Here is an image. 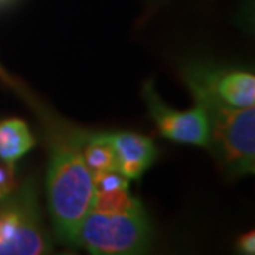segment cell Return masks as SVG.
Masks as SVG:
<instances>
[{
	"instance_id": "1",
	"label": "cell",
	"mask_w": 255,
	"mask_h": 255,
	"mask_svg": "<svg viewBox=\"0 0 255 255\" xmlns=\"http://www.w3.org/2000/svg\"><path fill=\"white\" fill-rule=\"evenodd\" d=\"M47 196L60 241L75 244L81 221L91 211L93 176L81 154V132L52 128Z\"/></svg>"
},
{
	"instance_id": "2",
	"label": "cell",
	"mask_w": 255,
	"mask_h": 255,
	"mask_svg": "<svg viewBox=\"0 0 255 255\" xmlns=\"http://www.w3.org/2000/svg\"><path fill=\"white\" fill-rule=\"evenodd\" d=\"M184 80L207 115V149L214 152L222 169L232 176L252 174L255 169V108H236L219 100L199 66L186 71Z\"/></svg>"
},
{
	"instance_id": "3",
	"label": "cell",
	"mask_w": 255,
	"mask_h": 255,
	"mask_svg": "<svg viewBox=\"0 0 255 255\" xmlns=\"http://www.w3.org/2000/svg\"><path fill=\"white\" fill-rule=\"evenodd\" d=\"M75 244L95 255L144 254L152 244V227L144 207L128 212L91 209L80 224Z\"/></svg>"
},
{
	"instance_id": "4",
	"label": "cell",
	"mask_w": 255,
	"mask_h": 255,
	"mask_svg": "<svg viewBox=\"0 0 255 255\" xmlns=\"http://www.w3.org/2000/svg\"><path fill=\"white\" fill-rule=\"evenodd\" d=\"M52 251L33 186L15 187L0 201V255H42Z\"/></svg>"
},
{
	"instance_id": "5",
	"label": "cell",
	"mask_w": 255,
	"mask_h": 255,
	"mask_svg": "<svg viewBox=\"0 0 255 255\" xmlns=\"http://www.w3.org/2000/svg\"><path fill=\"white\" fill-rule=\"evenodd\" d=\"M142 95L152 120L166 139L179 144L209 147V121L201 103L186 111L169 108L156 93L151 81L144 85Z\"/></svg>"
},
{
	"instance_id": "6",
	"label": "cell",
	"mask_w": 255,
	"mask_h": 255,
	"mask_svg": "<svg viewBox=\"0 0 255 255\" xmlns=\"http://www.w3.org/2000/svg\"><path fill=\"white\" fill-rule=\"evenodd\" d=\"M116 156V171L128 179H139L156 161L157 149L151 137L136 132L105 134Z\"/></svg>"
},
{
	"instance_id": "7",
	"label": "cell",
	"mask_w": 255,
	"mask_h": 255,
	"mask_svg": "<svg viewBox=\"0 0 255 255\" xmlns=\"http://www.w3.org/2000/svg\"><path fill=\"white\" fill-rule=\"evenodd\" d=\"M209 86L224 103L236 108L255 106V76L251 71H212L202 68Z\"/></svg>"
},
{
	"instance_id": "8",
	"label": "cell",
	"mask_w": 255,
	"mask_h": 255,
	"mask_svg": "<svg viewBox=\"0 0 255 255\" xmlns=\"http://www.w3.org/2000/svg\"><path fill=\"white\" fill-rule=\"evenodd\" d=\"M35 144V136L23 120L8 118L0 123V161L15 164Z\"/></svg>"
},
{
	"instance_id": "9",
	"label": "cell",
	"mask_w": 255,
	"mask_h": 255,
	"mask_svg": "<svg viewBox=\"0 0 255 255\" xmlns=\"http://www.w3.org/2000/svg\"><path fill=\"white\" fill-rule=\"evenodd\" d=\"M81 154L91 174L108 169H116V156L105 132L86 134L81 132Z\"/></svg>"
},
{
	"instance_id": "10",
	"label": "cell",
	"mask_w": 255,
	"mask_h": 255,
	"mask_svg": "<svg viewBox=\"0 0 255 255\" xmlns=\"http://www.w3.org/2000/svg\"><path fill=\"white\" fill-rule=\"evenodd\" d=\"M142 204L139 199L132 197L129 189H118V191H106V192H95L91 209L103 212H128L141 209Z\"/></svg>"
},
{
	"instance_id": "11",
	"label": "cell",
	"mask_w": 255,
	"mask_h": 255,
	"mask_svg": "<svg viewBox=\"0 0 255 255\" xmlns=\"http://www.w3.org/2000/svg\"><path fill=\"white\" fill-rule=\"evenodd\" d=\"M91 176H93V191L95 192L129 189V179L116 169L95 172V174H91Z\"/></svg>"
},
{
	"instance_id": "12",
	"label": "cell",
	"mask_w": 255,
	"mask_h": 255,
	"mask_svg": "<svg viewBox=\"0 0 255 255\" xmlns=\"http://www.w3.org/2000/svg\"><path fill=\"white\" fill-rule=\"evenodd\" d=\"M15 187H17V179H15L13 164L0 161V201L13 192Z\"/></svg>"
},
{
	"instance_id": "13",
	"label": "cell",
	"mask_w": 255,
	"mask_h": 255,
	"mask_svg": "<svg viewBox=\"0 0 255 255\" xmlns=\"http://www.w3.org/2000/svg\"><path fill=\"white\" fill-rule=\"evenodd\" d=\"M237 249L241 251L242 254L246 255H252L255 252V232L251 231L247 234H244V236L239 237L237 241Z\"/></svg>"
},
{
	"instance_id": "14",
	"label": "cell",
	"mask_w": 255,
	"mask_h": 255,
	"mask_svg": "<svg viewBox=\"0 0 255 255\" xmlns=\"http://www.w3.org/2000/svg\"><path fill=\"white\" fill-rule=\"evenodd\" d=\"M0 80H3L5 83L10 85V86H15V80L7 73V71H5V70L2 68V65H0Z\"/></svg>"
},
{
	"instance_id": "15",
	"label": "cell",
	"mask_w": 255,
	"mask_h": 255,
	"mask_svg": "<svg viewBox=\"0 0 255 255\" xmlns=\"http://www.w3.org/2000/svg\"><path fill=\"white\" fill-rule=\"evenodd\" d=\"M10 2H13V0H0V7H5V5H8Z\"/></svg>"
}]
</instances>
